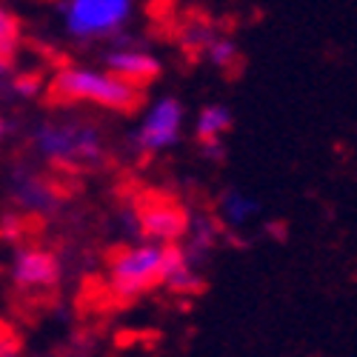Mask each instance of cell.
<instances>
[{"instance_id":"cell-16","label":"cell","mask_w":357,"mask_h":357,"mask_svg":"<svg viewBox=\"0 0 357 357\" xmlns=\"http://www.w3.org/2000/svg\"><path fill=\"white\" fill-rule=\"evenodd\" d=\"M203 54H206V61H209L212 66H218V69L234 66L237 57H241V52H237V43L231 38H218V35H212L209 40H206Z\"/></svg>"},{"instance_id":"cell-9","label":"cell","mask_w":357,"mask_h":357,"mask_svg":"<svg viewBox=\"0 0 357 357\" xmlns=\"http://www.w3.org/2000/svg\"><path fill=\"white\" fill-rule=\"evenodd\" d=\"M112 43L114 46L106 49V54H103V69L114 72L117 77H123V80H129L135 86H146V83H152L160 75L163 66H160V61L152 52L126 43L123 35L114 38Z\"/></svg>"},{"instance_id":"cell-5","label":"cell","mask_w":357,"mask_h":357,"mask_svg":"<svg viewBox=\"0 0 357 357\" xmlns=\"http://www.w3.org/2000/svg\"><path fill=\"white\" fill-rule=\"evenodd\" d=\"M6 189H9V200L15 209L32 220H49L63 206V192L57 186V181L43 169L32 166L29 160L12 163Z\"/></svg>"},{"instance_id":"cell-14","label":"cell","mask_w":357,"mask_h":357,"mask_svg":"<svg viewBox=\"0 0 357 357\" xmlns=\"http://www.w3.org/2000/svg\"><path fill=\"white\" fill-rule=\"evenodd\" d=\"M43 92H46V80L29 69H15L3 80V86H0V98H9V100H35Z\"/></svg>"},{"instance_id":"cell-12","label":"cell","mask_w":357,"mask_h":357,"mask_svg":"<svg viewBox=\"0 0 357 357\" xmlns=\"http://www.w3.org/2000/svg\"><path fill=\"white\" fill-rule=\"evenodd\" d=\"M218 215L231 229H246L260 215V200L243 189H226L218 200Z\"/></svg>"},{"instance_id":"cell-13","label":"cell","mask_w":357,"mask_h":357,"mask_svg":"<svg viewBox=\"0 0 357 357\" xmlns=\"http://www.w3.org/2000/svg\"><path fill=\"white\" fill-rule=\"evenodd\" d=\"M218 234H220V223L215 218L203 215L195 223H189V229L183 234V241H186L183 252H186V257L195 266H197V260H206V257H209V252L218 246Z\"/></svg>"},{"instance_id":"cell-18","label":"cell","mask_w":357,"mask_h":357,"mask_svg":"<svg viewBox=\"0 0 357 357\" xmlns=\"http://www.w3.org/2000/svg\"><path fill=\"white\" fill-rule=\"evenodd\" d=\"M200 155H203V160H212V163L223 160L226 158L223 137H206V140H200Z\"/></svg>"},{"instance_id":"cell-6","label":"cell","mask_w":357,"mask_h":357,"mask_svg":"<svg viewBox=\"0 0 357 357\" xmlns=\"http://www.w3.org/2000/svg\"><path fill=\"white\" fill-rule=\"evenodd\" d=\"M183 123H186V109L183 103L163 95L146 106L137 129L132 132V149L143 158L163 155L169 149H174L183 137Z\"/></svg>"},{"instance_id":"cell-15","label":"cell","mask_w":357,"mask_h":357,"mask_svg":"<svg viewBox=\"0 0 357 357\" xmlns=\"http://www.w3.org/2000/svg\"><path fill=\"white\" fill-rule=\"evenodd\" d=\"M231 109L223 106V103H209L203 106L200 114H197V123H195V132H197V140H206V137H226V132L231 129Z\"/></svg>"},{"instance_id":"cell-3","label":"cell","mask_w":357,"mask_h":357,"mask_svg":"<svg viewBox=\"0 0 357 357\" xmlns=\"http://www.w3.org/2000/svg\"><path fill=\"white\" fill-rule=\"evenodd\" d=\"M135 17V0H61V23L75 43L114 40Z\"/></svg>"},{"instance_id":"cell-7","label":"cell","mask_w":357,"mask_h":357,"mask_svg":"<svg viewBox=\"0 0 357 357\" xmlns=\"http://www.w3.org/2000/svg\"><path fill=\"white\" fill-rule=\"evenodd\" d=\"M12 286L23 294H46L61 283V257L49 246L35 241L12 243V263H9Z\"/></svg>"},{"instance_id":"cell-20","label":"cell","mask_w":357,"mask_h":357,"mask_svg":"<svg viewBox=\"0 0 357 357\" xmlns=\"http://www.w3.org/2000/svg\"><path fill=\"white\" fill-rule=\"evenodd\" d=\"M9 137H12V121H9L3 112H0V149H3V143H6Z\"/></svg>"},{"instance_id":"cell-17","label":"cell","mask_w":357,"mask_h":357,"mask_svg":"<svg viewBox=\"0 0 357 357\" xmlns=\"http://www.w3.org/2000/svg\"><path fill=\"white\" fill-rule=\"evenodd\" d=\"M29 223H32V218H26L23 212H17V209L6 212L3 218H0V241H6V243L23 241V237L29 234V229H26Z\"/></svg>"},{"instance_id":"cell-1","label":"cell","mask_w":357,"mask_h":357,"mask_svg":"<svg viewBox=\"0 0 357 357\" xmlns=\"http://www.w3.org/2000/svg\"><path fill=\"white\" fill-rule=\"evenodd\" d=\"M32 152L43 166L61 172H89L106 163V137L92 121L80 117H49L32 135Z\"/></svg>"},{"instance_id":"cell-19","label":"cell","mask_w":357,"mask_h":357,"mask_svg":"<svg viewBox=\"0 0 357 357\" xmlns=\"http://www.w3.org/2000/svg\"><path fill=\"white\" fill-rule=\"evenodd\" d=\"M15 351H20L17 335L9 329V326L0 323V357H3V354H15Z\"/></svg>"},{"instance_id":"cell-8","label":"cell","mask_w":357,"mask_h":357,"mask_svg":"<svg viewBox=\"0 0 357 357\" xmlns=\"http://www.w3.org/2000/svg\"><path fill=\"white\" fill-rule=\"evenodd\" d=\"M189 223H192L189 212L174 200L152 197L135 212L137 234L143 241H155V243H181Z\"/></svg>"},{"instance_id":"cell-4","label":"cell","mask_w":357,"mask_h":357,"mask_svg":"<svg viewBox=\"0 0 357 357\" xmlns=\"http://www.w3.org/2000/svg\"><path fill=\"white\" fill-rule=\"evenodd\" d=\"M163 266H166V243H155V241L129 243L109 257V269H106L109 289L121 301H135V297L163 283Z\"/></svg>"},{"instance_id":"cell-10","label":"cell","mask_w":357,"mask_h":357,"mask_svg":"<svg viewBox=\"0 0 357 357\" xmlns=\"http://www.w3.org/2000/svg\"><path fill=\"white\" fill-rule=\"evenodd\" d=\"M174 294H195L203 289V280L197 275V266L186 257L181 243H166V266H163V283Z\"/></svg>"},{"instance_id":"cell-2","label":"cell","mask_w":357,"mask_h":357,"mask_svg":"<svg viewBox=\"0 0 357 357\" xmlns=\"http://www.w3.org/2000/svg\"><path fill=\"white\" fill-rule=\"evenodd\" d=\"M46 92L54 103H63V106L89 103L109 112H135L143 100V86L117 77L109 69L80 66V63H69L57 69L46 80Z\"/></svg>"},{"instance_id":"cell-11","label":"cell","mask_w":357,"mask_h":357,"mask_svg":"<svg viewBox=\"0 0 357 357\" xmlns=\"http://www.w3.org/2000/svg\"><path fill=\"white\" fill-rule=\"evenodd\" d=\"M20 46H23V23L3 0H0V86L17 69Z\"/></svg>"}]
</instances>
